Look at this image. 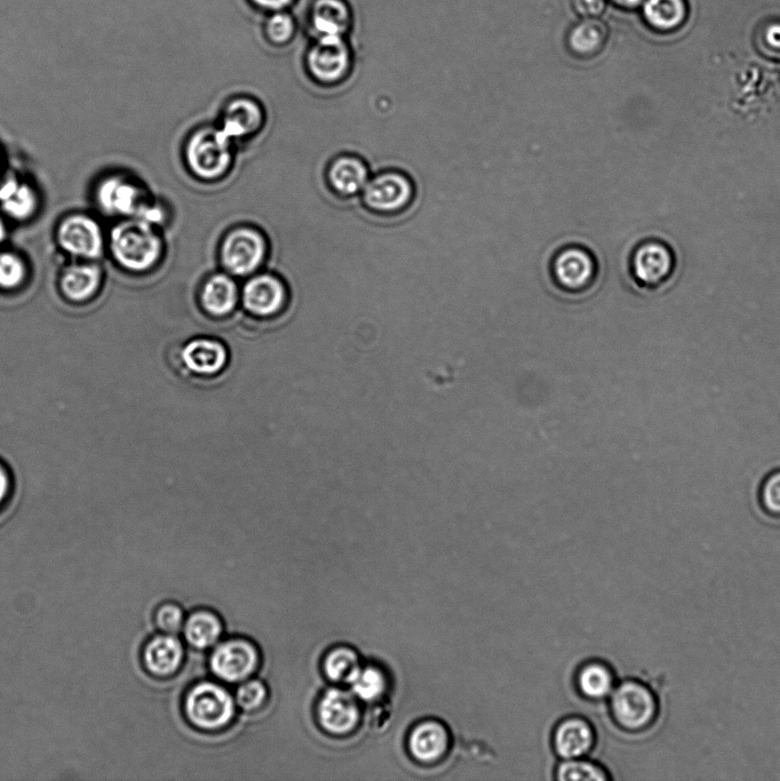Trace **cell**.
<instances>
[{
    "label": "cell",
    "mask_w": 780,
    "mask_h": 781,
    "mask_svg": "<svg viewBox=\"0 0 780 781\" xmlns=\"http://www.w3.org/2000/svg\"><path fill=\"white\" fill-rule=\"evenodd\" d=\"M110 247L118 264L135 273L146 272L156 265L162 254V241L153 225L140 219L115 227Z\"/></svg>",
    "instance_id": "6da1fadb"
},
{
    "label": "cell",
    "mask_w": 780,
    "mask_h": 781,
    "mask_svg": "<svg viewBox=\"0 0 780 781\" xmlns=\"http://www.w3.org/2000/svg\"><path fill=\"white\" fill-rule=\"evenodd\" d=\"M611 711L619 727L630 732H644L658 721L660 704L649 685L630 680L612 693Z\"/></svg>",
    "instance_id": "7a4b0ae2"
},
{
    "label": "cell",
    "mask_w": 780,
    "mask_h": 781,
    "mask_svg": "<svg viewBox=\"0 0 780 781\" xmlns=\"http://www.w3.org/2000/svg\"><path fill=\"white\" fill-rule=\"evenodd\" d=\"M185 713L189 722L198 729L220 730L233 721L236 700L221 685L203 682L187 693Z\"/></svg>",
    "instance_id": "3957f363"
},
{
    "label": "cell",
    "mask_w": 780,
    "mask_h": 781,
    "mask_svg": "<svg viewBox=\"0 0 780 781\" xmlns=\"http://www.w3.org/2000/svg\"><path fill=\"white\" fill-rule=\"evenodd\" d=\"M676 270L672 247L652 238L635 247L631 258V272L636 284L655 290L671 281Z\"/></svg>",
    "instance_id": "277c9868"
},
{
    "label": "cell",
    "mask_w": 780,
    "mask_h": 781,
    "mask_svg": "<svg viewBox=\"0 0 780 781\" xmlns=\"http://www.w3.org/2000/svg\"><path fill=\"white\" fill-rule=\"evenodd\" d=\"M230 140L221 130L205 129L196 132L188 142L187 161L198 177L214 179L229 167Z\"/></svg>",
    "instance_id": "5b68a950"
},
{
    "label": "cell",
    "mask_w": 780,
    "mask_h": 781,
    "mask_svg": "<svg viewBox=\"0 0 780 781\" xmlns=\"http://www.w3.org/2000/svg\"><path fill=\"white\" fill-rule=\"evenodd\" d=\"M266 255V241L259 231L238 228L229 233L221 247L222 264L237 276L252 274Z\"/></svg>",
    "instance_id": "8992f818"
},
{
    "label": "cell",
    "mask_w": 780,
    "mask_h": 781,
    "mask_svg": "<svg viewBox=\"0 0 780 781\" xmlns=\"http://www.w3.org/2000/svg\"><path fill=\"white\" fill-rule=\"evenodd\" d=\"M211 669L218 679L228 682H244L256 673L260 656L256 647L245 640L220 643L211 656Z\"/></svg>",
    "instance_id": "52a82bcc"
},
{
    "label": "cell",
    "mask_w": 780,
    "mask_h": 781,
    "mask_svg": "<svg viewBox=\"0 0 780 781\" xmlns=\"http://www.w3.org/2000/svg\"><path fill=\"white\" fill-rule=\"evenodd\" d=\"M58 242L77 258L95 259L102 253L103 236L98 222L87 215L74 214L60 223Z\"/></svg>",
    "instance_id": "ba28073f"
},
{
    "label": "cell",
    "mask_w": 780,
    "mask_h": 781,
    "mask_svg": "<svg viewBox=\"0 0 780 781\" xmlns=\"http://www.w3.org/2000/svg\"><path fill=\"white\" fill-rule=\"evenodd\" d=\"M413 185L407 175L388 172L378 175L364 188V201L378 212H397L412 201Z\"/></svg>",
    "instance_id": "9c48e42d"
},
{
    "label": "cell",
    "mask_w": 780,
    "mask_h": 781,
    "mask_svg": "<svg viewBox=\"0 0 780 781\" xmlns=\"http://www.w3.org/2000/svg\"><path fill=\"white\" fill-rule=\"evenodd\" d=\"M318 722L334 736H345L353 732L360 722L361 712L355 698L346 691H326L318 703Z\"/></svg>",
    "instance_id": "30bf717a"
},
{
    "label": "cell",
    "mask_w": 780,
    "mask_h": 781,
    "mask_svg": "<svg viewBox=\"0 0 780 781\" xmlns=\"http://www.w3.org/2000/svg\"><path fill=\"white\" fill-rule=\"evenodd\" d=\"M554 277L565 291L580 292L592 285L596 274L593 255L581 247L562 250L554 261Z\"/></svg>",
    "instance_id": "8fae6325"
},
{
    "label": "cell",
    "mask_w": 780,
    "mask_h": 781,
    "mask_svg": "<svg viewBox=\"0 0 780 781\" xmlns=\"http://www.w3.org/2000/svg\"><path fill=\"white\" fill-rule=\"evenodd\" d=\"M242 301L245 309L254 316H274L284 308L285 286L272 275L253 277L244 286Z\"/></svg>",
    "instance_id": "7c38bea8"
},
{
    "label": "cell",
    "mask_w": 780,
    "mask_h": 781,
    "mask_svg": "<svg viewBox=\"0 0 780 781\" xmlns=\"http://www.w3.org/2000/svg\"><path fill=\"white\" fill-rule=\"evenodd\" d=\"M98 202L106 213L113 215H140L148 206L137 183L119 175L101 183Z\"/></svg>",
    "instance_id": "4fadbf2b"
},
{
    "label": "cell",
    "mask_w": 780,
    "mask_h": 781,
    "mask_svg": "<svg viewBox=\"0 0 780 781\" xmlns=\"http://www.w3.org/2000/svg\"><path fill=\"white\" fill-rule=\"evenodd\" d=\"M313 75L325 83L338 81L349 66V53L341 36H322L308 58Z\"/></svg>",
    "instance_id": "5bb4252c"
},
{
    "label": "cell",
    "mask_w": 780,
    "mask_h": 781,
    "mask_svg": "<svg viewBox=\"0 0 780 781\" xmlns=\"http://www.w3.org/2000/svg\"><path fill=\"white\" fill-rule=\"evenodd\" d=\"M181 360L186 369L196 376L213 377L225 370L229 354L221 341L197 338L183 347Z\"/></svg>",
    "instance_id": "9a60e30c"
},
{
    "label": "cell",
    "mask_w": 780,
    "mask_h": 781,
    "mask_svg": "<svg viewBox=\"0 0 780 781\" xmlns=\"http://www.w3.org/2000/svg\"><path fill=\"white\" fill-rule=\"evenodd\" d=\"M185 659V649L177 636L162 634L149 640L142 651L146 671L159 679L177 673Z\"/></svg>",
    "instance_id": "2e32d148"
},
{
    "label": "cell",
    "mask_w": 780,
    "mask_h": 781,
    "mask_svg": "<svg viewBox=\"0 0 780 781\" xmlns=\"http://www.w3.org/2000/svg\"><path fill=\"white\" fill-rule=\"evenodd\" d=\"M102 284V272L94 264H77L63 270L60 289L65 298L83 304L97 296Z\"/></svg>",
    "instance_id": "e0dca14e"
},
{
    "label": "cell",
    "mask_w": 780,
    "mask_h": 781,
    "mask_svg": "<svg viewBox=\"0 0 780 781\" xmlns=\"http://www.w3.org/2000/svg\"><path fill=\"white\" fill-rule=\"evenodd\" d=\"M237 304V285L229 276L214 275L204 284L201 305L205 313L213 317H224L233 313Z\"/></svg>",
    "instance_id": "ac0fdd59"
},
{
    "label": "cell",
    "mask_w": 780,
    "mask_h": 781,
    "mask_svg": "<svg viewBox=\"0 0 780 781\" xmlns=\"http://www.w3.org/2000/svg\"><path fill=\"white\" fill-rule=\"evenodd\" d=\"M609 39V29L600 19H583L572 27L568 45L572 53L580 58H592L600 54Z\"/></svg>",
    "instance_id": "d6986e66"
},
{
    "label": "cell",
    "mask_w": 780,
    "mask_h": 781,
    "mask_svg": "<svg viewBox=\"0 0 780 781\" xmlns=\"http://www.w3.org/2000/svg\"><path fill=\"white\" fill-rule=\"evenodd\" d=\"M261 123L262 113L257 103L240 99L228 105L220 130L229 140H232L256 132Z\"/></svg>",
    "instance_id": "ffe728a7"
},
{
    "label": "cell",
    "mask_w": 780,
    "mask_h": 781,
    "mask_svg": "<svg viewBox=\"0 0 780 781\" xmlns=\"http://www.w3.org/2000/svg\"><path fill=\"white\" fill-rule=\"evenodd\" d=\"M449 744L448 732L443 725L436 722L420 724L412 731L410 749L417 760L433 762L439 760L447 751Z\"/></svg>",
    "instance_id": "44dd1931"
},
{
    "label": "cell",
    "mask_w": 780,
    "mask_h": 781,
    "mask_svg": "<svg viewBox=\"0 0 780 781\" xmlns=\"http://www.w3.org/2000/svg\"><path fill=\"white\" fill-rule=\"evenodd\" d=\"M35 190L17 179H7L0 185V205L12 218L26 220L37 210Z\"/></svg>",
    "instance_id": "7402d4cb"
},
{
    "label": "cell",
    "mask_w": 780,
    "mask_h": 781,
    "mask_svg": "<svg viewBox=\"0 0 780 781\" xmlns=\"http://www.w3.org/2000/svg\"><path fill=\"white\" fill-rule=\"evenodd\" d=\"M643 14L650 27L667 33L686 22L688 6L686 0H646Z\"/></svg>",
    "instance_id": "603a6c76"
},
{
    "label": "cell",
    "mask_w": 780,
    "mask_h": 781,
    "mask_svg": "<svg viewBox=\"0 0 780 781\" xmlns=\"http://www.w3.org/2000/svg\"><path fill=\"white\" fill-rule=\"evenodd\" d=\"M369 174L366 166L355 157L338 158L331 166L329 179L331 185L340 194L354 195L368 185Z\"/></svg>",
    "instance_id": "cb8c5ba5"
},
{
    "label": "cell",
    "mask_w": 780,
    "mask_h": 781,
    "mask_svg": "<svg viewBox=\"0 0 780 781\" xmlns=\"http://www.w3.org/2000/svg\"><path fill=\"white\" fill-rule=\"evenodd\" d=\"M593 739L592 729L584 721L570 720L561 724L556 731V751L564 759H576L590 751Z\"/></svg>",
    "instance_id": "d4e9b609"
},
{
    "label": "cell",
    "mask_w": 780,
    "mask_h": 781,
    "mask_svg": "<svg viewBox=\"0 0 780 781\" xmlns=\"http://www.w3.org/2000/svg\"><path fill=\"white\" fill-rule=\"evenodd\" d=\"M187 642L198 650L216 645L222 634V624L218 616L209 611H198L191 615L183 625Z\"/></svg>",
    "instance_id": "484cf974"
},
{
    "label": "cell",
    "mask_w": 780,
    "mask_h": 781,
    "mask_svg": "<svg viewBox=\"0 0 780 781\" xmlns=\"http://www.w3.org/2000/svg\"><path fill=\"white\" fill-rule=\"evenodd\" d=\"M314 27L322 36H341L348 28L347 7L340 0H318L313 12Z\"/></svg>",
    "instance_id": "4316f807"
},
{
    "label": "cell",
    "mask_w": 780,
    "mask_h": 781,
    "mask_svg": "<svg viewBox=\"0 0 780 781\" xmlns=\"http://www.w3.org/2000/svg\"><path fill=\"white\" fill-rule=\"evenodd\" d=\"M360 669V660L352 649H334L324 660V673L332 682L349 684Z\"/></svg>",
    "instance_id": "83f0119b"
},
{
    "label": "cell",
    "mask_w": 780,
    "mask_h": 781,
    "mask_svg": "<svg viewBox=\"0 0 780 781\" xmlns=\"http://www.w3.org/2000/svg\"><path fill=\"white\" fill-rule=\"evenodd\" d=\"M614 676L606 666L588 665L579 675L580 689L591 698H604L614 691Z\"/></svg>",
    "instance_id": "f1b7e54d"
},
{
    "label": "cell",
    "mask_w": 780,
    "mask_h": 781,
    "mask_svg": "<svg viewBox=\"0 0 780 781\" xmlns=\"http://www.w3.org/2000/svg\"><path fill=\"white\" fill-rule=\"evenodd\" d=\"M350 687L357 698L364 701H373L382 696L386 690V679L384 673L376 667H365L357 672Z\"/></svg>",
    "instance_id": "f546056e"
},
{
    "label": "cell",
    "mask_w": 780,
    "mask_h": 781,
    "mask_svg": "<svg viewBox=\"0 0 780 781\" xmlns=\"http://www.w3.org/2000/svg\"><path fill=\"white\" fill-rule=\"evenodd\" d=\"M27 280L25 260L12 252H0V289L13 291Z\"/></svg>",
    "instance_id": "4dcf8cb0"
},
{
    "label": "cell",
    "mask_w": 780,
    "mask_h": 781,
    "mask_svg": "<svg viewBox=\"0 0 780 781\" xmlns=\"http://www.w3.org/2000/svg\"><path fill=\"white\" fill-rule=\"evenodd\" d=\"M268 696L265 684L257 680H246L236 693V704L243 711L252 712L264 706Z\"/></svg>",
    "instance_id": "1f68e13d"
},
{
    "label": "cell",
    "mask_w": 780,
    "mask_h": 781,
    "mask_svg": "<svg viewBox=\"0 0 780 781\" xmlns=\"http://www.w3.org/2000/svg\"><path fill=\"white\" fill-rule=\"evenodd\" d=\"M185 621L183 611L177 604H163L155 613V624L164 634H178L185 625Z\"/></svg>",
    "instance_id": "d6a6232c"
},
{
    "label": "cell",
    "mask_w": 780,
    "mask_h": 781,
    "mask_svg": "<svg viewBox=\"0 0 780 781\" xmlns=\"http://www.w3.org/2000/svg\"><path fill=\"white\" fill-rule=\"evenodd\" d=\"M559 779L561 780H585L602 781L607 776L600 768L586 762L569 761L561 765L559 769Z\"/></svg>",
    "instance_id": "836d02e7"
},
{
    "label": "cell",
    "mask_w": 780,
    "mask_h": 781,
    "mask_svg": "<svg viewBox=\"0 0 780 781\" xmlns=\"http://www.w3.org/2000/svg\"><path fill=\"white\" fill-rule=\"evenodd\" d=\"M760 496L764 512L780 517V470L764 481Z\"/></svg>",
    "instance_id": "e575fe53"
},
{
    "label": "cell",
    "mask_w": 780,
    "mask_h": 781,
    "mask_svg": "<svg viewBox=\"0 0 780 781\" xmlns=\"http://www.w3.org/2000/svg\"><path fill=\"white\" fill-rule=\"evenodd\" d=\"M759 45L768 57L780 60V22L769 23L761 30Z\"/></svg>",
    "instance_id": "d590c367"
},
{
    "label": "cell",
    "mask_w": 780,
    "mask_h": 781,
    "mask_svg": "<svg viewBox=\"0 0 780 781\" xmlns=\"http://www.w3.org/2000/svg\"><path fill=\"white\" fill-rule=\"evenodd\" d=\"M293 33V22L289 15L276 14L268 22V34L274 42L288 41Z\"/></svg>",
    "instance_id": "8d00e7d4"
},
{
    "label": "cell",
    "mask_w": 780,
    "mask_h": 781,
    "mask_svg": "<svg viewBox=\"0 0 780 781\" xmlns=\"http://www.w3.org/2000/svg\"><path fill=\"white\" fill-rule=\"evenodd\" d=\"M572 9L583 19H599L606 11L607 0H571Z\"/></svg>",
    "instance_id": "74e56055"
},
{
    "label": "cell",
    "mask_w": 780,
    "mask_h": 781,
    "mask_svg": "<svg viewBox=\"0 0 780 781\" xmlns=\"http://www.w3.org/2000/svg\"><path fill=\"white\" fill-rule=\"evenodd\" d=\"M13 480L9 468L0 461V508H2L11 496Z\"/></svg>",
    "instance_id": "f35d334b"
},
{
    "label": "cell",
    "mask_w": 780,
    "mask_h": 781,
    "mask_svg": "<svg viewBox=\"0 0 780 781\" xmlns=\"http://www.w3.org/2000/svg\"><path fill=\"white\" fill-rule=\"evenodd\" d=\"M254 2L262 7H266V9L280 10L290 4L291 0H254Z\"/></svg>",
    "instance_id": "ab89813d"
},
{
    "label": "cell",
    "mask_w": 780,
    "mask_h": 781,
    "mask_svg": "<svg viewBox=\"0 0 780 781\" xmlns=\"http://www.w3.org/2000/svg\"><path fill=\"white\" fill-rule=\"evenodd\" d=\"M614 2L619 6L625 7V9H634V7H638L643 0H614Z\"/></svg>",
    "instance_id": "60d3db41"
},
{
    "label": "cell",
    "mask_w": 780,
    "mask_h": 781,
    "mask_svg": "<svg viewBox=\"0 0 780 781\" xmlns=\"http://www.w3.org/2000/svg\"><path fill=\"white\" fill-rule=\"evenodd\" d=\"M6 237V229L2 220H0V244L4 242Z\"/></svg>",
    "instance_id": "b9f144b4"
}]
</instances>
